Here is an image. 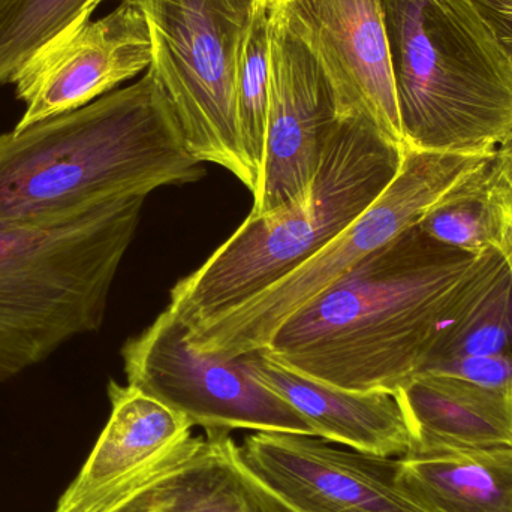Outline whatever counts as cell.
I'll return each instance as SVG.
<instances>
[{
    "label": "cell",
    "mask_w": 512,
    "mask_h": 512,
    "mask_svg": "<svg viewBox=\"0 0 512 512\" xmlns=\"http://www.w3.org/2000/svg\"><path fill=\"white\" fill-rule=\"evenodd\" d=\"M477 258L417 225L294 313L261 352L322 384L397 393L423 369Z\"/></svg>",
    "instance_id": "6da1fadb"
},
{
    "label": "cell",
    "mask_w": 512,
    "mask_h": 512,
    "mask_svg": "<svg viewBox=\"0 0 512 512\" xmlns=\"http://www.w3.org/2000/svg\"><path fill=\"white\" fill-rule=\"evenodd\" d=\"M204 174L147 69L125 89L0 135V224H62Z\"/></svg>",
    "instance_id": "7a4b0ae2"
},
{
    "label": "cell",
    "mask_w": 512,
    "mask_h": 512,
    "mask_svg": "<svg viewBox=\"0 0 512 512\" xmlns=\"http://www.w3.org/2000/svg\"><path fill=\"white\" fill-rule=\"evenodd\" d=\"M403 146L492 155L512 128V62L474 0H381Z\"/></svg>",
    "instance_id": "3957f363"
},
{
    "label": "cell",
    "mask_w": 512,
    "mask_h": 512,
    "mask_svg": "<svg viewBox=\"0 0 512 512\" xmlns=\"http://www.w3.org/2000/svg\"><path fill=\"white\" fill-rule=\"evenodd\" d=\"M403 144L363 116H346L325 147L309 197L267 216H248L194 273L171 289L168 309L198 327L264 291L321 251L388 188Z\"/></svg>",
    "instance_id": "277c9868"
},
{
    "label": "cell",
    "mask_w": 512,
    "mask_h": 512,
    "mask_svg": "<svg viewBox=\"0 0 512 512\" xmlns=\"http://www.w3.org/2000/svg\"><path fill=\"white\" fill-rule=\"evenodd\" d=\"M144 201H108L62 224H0V381L99 330Z\"/></svg>",
    "instance_id": "5b68a950"
},
{
    "label": "cell",
    "mask_w": 512,
    "mask_h": 512,
    "mask_svg": "<svg viewBox=\"0 0 512 512\" xmlns=\"http://www.w3.org/2000/svg\"><path fill=\"white\" fill-rule=\"evenodd\" d=\"M146 18L152 39L149 71L179 123L189 152L219 165L252 195L237 123L236 87L249 32L267 0H122Z\"/></svg>",
    "instance_id": "8992f818"
},
{
    "label": "cell",
    "mask_w": 512,
    "mask_h": 512,
    "mask_svg": "<svg viewBox=\"0 0 512 512\" xmlns=\"http://www.w3.org/2000/svg\"><path fill=\"white\" fill-rule=\"evenodd\" d=\"M489 156L424 152L403 146L396 177L363 215L264 291L189 330V345L224 358L262 351L283 322L367 256L417 227L457 182Z\"/></svg>",
    "instance_id": "52a82bcc"
},
{
    "label": "cell",
    "mask_w": 512,
    "mask_h": 512,
    "mask_svg": "<svg viewBox=\"0 0 512 512\" xmlns=\"http://www.w3.org/2000/svg\"><path fill=\"white\" fill-rule=\"evenodd\" d=\"M128 385L164 403L206 430H255L313 435L306 421L277 394L256 381L245 355L198 351L188 328L165 309L122 351Z\"/></svg>",
    "instance_id": "ba28073f"
},
{
    "label": "cell",
    "mask_w": 512,
    "mask_h": 512,
    "mask_svg": "<svg viewBox=\"0 0 512 512\" xmlns=\"http://www.w3.org/2000/svg\"><path fill=\"white\" fill-rule=\"evenodd\" d=\"M271 86L264 170L249 216H267L309 197L343 114L331 78L306 42L270 15Z\"/></svg>",
    "instance_id": "9c48e42d"
},
{
    "label": "cell",
    "mask_w": 512,
    "mask_h": 512,
    "mask_svg": "<svg viewBox=\"0 0 512 512\" xmlns=\"http://www.w3.org/2000/svg\"><path fill=\"white\" fill-rule=\"evenodd\" d=\"M240 451L249 468L298 511L423 512L400 483L399 457L286 432H255Z\"/></svg>",
    "instance_id": "30bf717a"
},
{
    "label": "cell",
    "mask_w": 512,
    "mask_h": 512,
    "mask_svg": "<svg viewBox=\"0 0 512 512\" xmlns=\"http://www.w3.org/2000/svg\"><path fill=\"white\" fill-rule=\"evenodd\" d=\"M268 12L318 57L345 116L403 144L381 0H268Z\"/></svg>",
    "instance_id": "8fae6325"
},
{
    "label": "cell",
    "mask_w": 512,
    "mask_h": 512,
    "mask_svg": "<svg viewBox=\"0 0 512 512\" xmlns=\"http://www.w3.org/2000/svg\"><path fill=\"white\" fill-rule=\"evenodd\" d=\"M146 18L122 2L107 17L51 42L15 77L27 108L15 129L78 110L152 65Z\"/></svg>",
    "instance_id": "7c38bea8"
},
{
    "label": "cell",
    "mask_w": 512,
    "mask_h": 512,
    "mask_svg": "<svg viewBox=\"0 0 512 512\" xmlns=\"http://www.w3.org/2000/svg\"><path fill=\"white\" fill-rule=\"evenodd\" d=\"M98 512H301L249 468L225 430H206L138 472Z\"/></svg>",
    "instance_id": "4fadbf2b"
},
{
    "label": "cell",
    "mask_w": 512,
    "mask_h": 512,
    "mask_svg": "<svg viewBox=\"0 0 512 512\" xmlns=\"http://www.w3.org/2000/svg\"><path fill=\"white\" fill-rule=\"evenodd\" d=\"M256 381L288 403L316 438L382 457H405L412 435L397 393L352 391L313 381L261 351L245 354Z\"/></svg>",
    "instance_id": "5bb4252c"
},
{
    "label": "cell",
    "mask_w": 512,
    "mask_h": 512,
    "mask_svg": "<svg viewBox=\"0 0 512 512\" xmlns=\"http://www.w3.org/2000/svg\"><path fill=\"white\" fill-rule=\"evenodd\" d=\"M111 415L53 512H98L126 481L191 438L192 424L131 385H108Z\"/></svg>",
    "instance_id": "9a60e30c"
},
{
    "label": "cell",
    "mask_w": 512,
    "mask_h": 512,
    "mask_svg": "<svg viewBox=\"0 0 512 512\" xmlns=\"http://www.w3.org/2000/svg\"><path fill=\"white\" fill-rule=\"evenodd\" d=\"M397 396L411 429L408 454L512 447L511 394L424 372L409 379Z\"/></svg>",
    "instance_id": "2e32d148"
},
{
    "label": "cell",
    "mask_w": 512,
    "mask_h": 512,
    "mask_svg": "<svg viewBox=\"0 0 512 512\" xmlns=\"http://www.w3.org/2000/svg\"><path fill=\"white\" fill-rule=\"evenodd\" d=\"M400 483L423 512H512V447L408 454Z\"/></svg>",
    "instance_id": "e0dca14e"
},
{
    "label": "cell",
    "mask_w": 512,
    "mask_h": 512,
    "mask_svg": "<svg viewBox=\"0 0 512 512\" xmlns=\"http://www.w3.org/2000/svg\"><path fill=\"white\" fill-rule=\"evenodd\" d=\"M493 354H512V274L499 248L478 255L420 373L447 361Z\"/></svg>",
    "instance_id": "ac0fdd59"
},
{
    "label": "cell",
    "mask_w": 512,
    "mask_h": 512,
    "mask_svg": "<svg viewBox=\"0 0 512 512\" xmlns=\"http://www.w3.org/2000/svg\"><path fill=\"white\" fill-rule=\"evenodd\" d=\"M512 222V189L495 152L457 182L421 219L430 239L480 255L499 248Z\"/></svg>",
    "instance_id": "d6986e66"
},
{
    "label": "cell",
    "mask_w": 512,
    "mask_h": 512,
    "mask_svg": "<svg viewBox=\"0 0 512 512\" xmlns=\"http://www.w3.org/2000/svg\"><path fill=\"white\" fill-rule=\"evenodd\" d=\"M102 0H0V84L51 42L89 23Z\"/></svg>",
    "instance_id": "ffe728a7"
},
{
    "label": "cell",
    "mask_w": 512,
    "mask_h": 512,
    "mask_svg": "<svg viewBox=\"0 0 512 512\" xmlns=\"http://www.w3.org/2000/svg\"><path fill=\"white\" fill-rule=\"evenodd\" d=\"M270 86V12H268L267 0L259 8L249 32L236 87L240 140H242L243 152L248 159L249 167L258 179V189L262 170H264Z\"/></svg>",
    "instance_id": "44dd1931"
},
{
    "label": "cell",
    "mask_w": 512,
    "mask_h": 512,
    "mask_svg": "<svg viewBox=\"0 0 512 512\" xmlns=\"http://www.w3.org/2000/svg\"><path fill=\"white\" fill-rule=\"evenodd\" d=\"M432 373L456 376L512 396V354L478 355L439 364ZM424 373V372H423Z\"/></svg>",
    "instance_id": "7402d4cb"
},
{
    "label": "cell",
    "mask_w": 512,
    "mask_h": 512,
    "mask_svg": "<svg viewBox=\"0 0 512 512\" xmlns=\"http://www.w3.org/2000/svg\"><path fill=\"white\" fill-rule=\"evenodd\" d=\"M501 39L512 62V0H474Z\"/></svg>",
    "instance_id": "603a6c76"
},
{
    "label": "cell",
    "mask_w": 512,
    "mask_h": 512,
    "mask_svg": "<svg viewBox=\"0 0 512 512\" xmlns=\"http://www.w3.org/2000/svg\"><path fill=\"white\" fill-rule=\"evenodd\" d=\"M496 159L501 165L502 173L512 189V128L502 138L495 150Z\"/></svg>",
    "instance_id": "cb8c5ba5"
},
{
    "label": "cell",
    "mask_w": 512,
    "mask_h": 512,
    "mask_svg": "<svg viewBox=\"0 0 512 512\" xmlns=\"http://www.w3.org/2000/svg\"><path fill=\"white\" fill-rule=\"evenodd\" d=\"M502 254H504L505 259H507L508 267H510L512 274V222L508 225L507 231H505L504 239H502L501 246Z\"/></svg>",
    "instance_id": "d4e9b609"
}]
</instances>
